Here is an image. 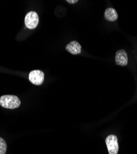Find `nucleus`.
<instances>
[{
  "label": "nucleus",
  "instance_id": "3",
  "mask_svg": "<svg viewBox=\"0 0 137 154\" xmlns=\"http://www.w3.org/2000/svg\"><path fill=\"white\" fill-rule=\"evenodd\" d=\"M106 144L109 154H117L119 152V145L116 136L111 134L106 139Z\"/></svg>",
  "mask_w": 137,
  "mask_h": 154
},
{
  "label": "nucleus",
  "instance_id": "5",
  "mask_svg": "<svg viewBox=\"0 0 137 154\" xmlns=\"http://www.w3.org/2000/svg\"><path fill=\"white\" fill-rule=\"evenodd\" d=\"M116 63L120 66H126L128 63V56L124 49L117 51L116 54Z\"/></svg>",
  "mask_w": 137,
  "mask_h": 154
},
{
  "label": "nucleus",
  "instance_id": "9",
  "mask_svg": "<svg viewBox=\"0 0 137 154\" xmlns=\"http://www.w3.org/2000/svg\"><path fill=\"white\" fill-rule=\"evenodd\" d=\"M67 2L70 4H74L78 2V0H67Z\"/></svg>",
  "mask_w": 137,
  "mask_h": 154
},
{
  "label": "nucleus",
  "instance_id": "1",
  "mask_svg": "<svg viewBox=\"0 0 137 154\" xmlns=\"http://www.w3.org/2000/svg\"><path fill=\"white\" fill-rule=\"evenodd\" d=\"M0 105L3 107L9 109H14L20 105V100L14 95H4L0 97Z\"/></svg>",
  "mask_w": 137,
  "mask_h": 154
},
{
  "label": "nucleus",
  "instance_id": "2",
  "mask_svg": "<svg viewBox=\"0 0 137 154\" xmlns=\"http://www.w3.org/2000/svg\"><path fill=\"white\" fill-rule=\"evenodd\" d=\"M39 22V17L38 14L35 11L29 12L25 17V24L29 29H35Z\"/></svg>",
  "mask_w": 137,
  "mask_h": 154
},
{
  "label": "nucleus",
  "instance_id": "8",
  "mask_svg": "<svg viewBox=\"0 0 137 154\" xmlns=\"http://www.w3.org/2000/svg\"><path fill=\"white\" fill-rule=\"evenodd\" d=\"M7 145L5 140L0 137V154H5L6 152Z\"/></svg>",
  "mask_w": 137,
  "mask_h": 154
},
{
  "label": "nucleus",
  "instance_id": "4",
  "mask_svg": "<svg viewBox=\"0 0 137 154\" xmlns=\"http://www.w3.org/2000/svg\"><path fill=\"white\" fill-rule=\"evenodd\" d=\"M29 81L33 85L39 86L43 84L45 80L44 73L40 70H34L29 75Z\"/></svg>",
  "mask_w": 137,
  "mask_h": 154
},
{
  "label": "nucleus",
  "instance_id": "6",
  "mask_svg": "<svg viewBox=\"0 0 137 154\" xmlns=\"http://www.w3.org/2000/svg\"><path fill=\"white\" fill-rule=\"evenodd\" d=\"M66 49L72 54L76 55L81 53L82 46L79 42L72 41L66 45Z\"/></svg>",
  "mask_w": 137,
  "mask_h": 154
},
{
  "label": "nucleus",
  "instance_id": "7",
  "mask_svg": "<svg viewBox=\"0 0 137 154\" xmlns=\"http://www.w3.org/2000/svg\"><path fill=\"white\" fill-rule=\"evenodd\" d=\"M105 19L110 22H114L118 19L117 12L114 8H107L104 12Z\"/></svg>",
  "mask_w": 137,
  "mask_h": 154
}]
</instances>
